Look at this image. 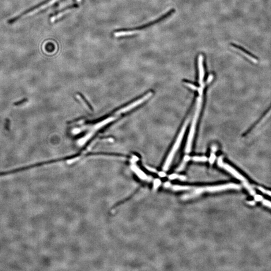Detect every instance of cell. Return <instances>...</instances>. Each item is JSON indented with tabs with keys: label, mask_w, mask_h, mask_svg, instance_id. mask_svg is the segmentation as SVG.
<instances>
[{
	"label": "cell",
	"mask_w": 271,
	"mask_h": 271,
	"mask_svg": "<svg viewBox=\"0 0 271 271\" xmlns=\"http://www.w3.org/2000/svg\"><path fill=\"white\" fill-rule=\"evenodd\" d=\"M217 163H218V166L220 167H223V165L224 164V162H223V157H220L218 158V160H217Z\"/></svg>",
	"instance_id": "cell-23"
},
{
	"label": "cell",
	"mask_w": 271,
	"mask_h": 271,
	"mask_svg": "<svg viewBox=\"0 0 271 271\" xmlns=\"http://www.w3.org/2000/svg\"><path fill=\"white\" fill-rule=\"evenodd\" d=\"M158 175L161 177H165L166 176V174L164 172H163V171L159 173Z\"/></svg>",
	"instance_id": "cell-29"
},
{
	"label": "cell",
	"mask_w": 271,
	"mask_h": 271,
	"mask_svg": "<svg viewBox=\"0 0 271 271\" xmlns=\"http://www.w3.org/2000/svg\"><path fill=\"white\" fill-rule=\"evenodd\" d=\"M189 120L187 119L185 123L184 124L183 126H182V129L181 130L180 132L178 135V137L177 138L176 141L175 142V144L173 145L172 149L171 150V151L170 152L168 156L167 157V159L166 160L165 163L164 164V166L163 168V169L164 171H166L168 170L170 166L171 165V162L172 161L173 158H174L175 154L176 153L177 151L178 150V148H179L180 145L182 142V139L183 138L184 135L185 134V131L186 130L187 126L189 122Z\"/></svg>",
	"instance_id": "cell-3"
},
{
	"label": "cell",
	"mask_w": 271,
	"mask_h": 271,
	"mask_svg": "<svg viewBox=\"0 0 271 271\" xmlns=\"http://www.w3.org/2000/svg\"><path fill=\"white\" fill-rule=\"evenodd\" d=\"M164 187L165 188H169L171 187V184L170 182H166L164 184Z\"/></svg>",
	"instance_id": "cell-28"
},
{
	"label": "cell",
	"mask_w": 271,
	"mask_h": 271,
	"mask_svg": "<svg viewBox=\"0 0 271 271\" xmlns=\"http://www.w3.org/2000/svg\"><path fill=\"white\" fill-rule=\"evenodd\" d=\"M222 167L224 168V169L227 170L228 172H229L231 174H232L235 178H237L239 180L242 181L243 182H244L245 181H247L246 178H244L243 176H242L241 174H239V173L236 170H235L234 168L231 167V166L229 165L228 164H224Z\"/></svg>",
	"instance_id": "cell-9"
},
{
	"label": "cell",
	"mask_w": 271,
	"mask_h": 271,
	"mask_svg": "<svg viewBox=\"0 0 271 271\" xmlns=\"http://www.w3.org/2000/svg\"><path fill=\"white\" fill-rule=\"evenodd\" d=\"M175 12V10L174 9H171L170 11L166 13V14H164L161 17L159 18L158 19L155 20L154 21H152L151 22L148 23V24H145V25L142 26L138 27L137 28L134 29L133 30L129 31H121L119 32H115L114 33L115 36V37H122V36H129V35H133L135 33L137 30H140L143 29L145 28H147L148 27L151 26L152 25H154V24L160 22L161 21L165 19L167 17H169L170 16H171L172 14H173Z\"/></svg>",
	"instance_id": "cell-4"
},
{
	"label": "cell",
	"mask_w": 271,
	"mask_h": 271,
	"mask_svg": "<svg viewBox=\"0 0 271 271\" xmlns=\"http://www.w3.org/2000/svg\"><path fill=\"white\" fill-rule=\"evenodd\" d=\"M152 92L148 93L145 96L141 97V99H139L138 100L135 101V102L132 103V104H130L128 106H126L125 107L121 108V110H119L117 112H115L112 116L110 117V118H108L107 119H106V120L103 121V122H100V123H99V124L95 126L91 129V131H90V132L86 136L84 137V138H82L80 141L79 143L81 144H84L92 136L93 134L95 133L97 131V130L100 129V128H102L104 126H105L107 124L109 123V122H111V121H113L114 120H115L117 118H118L120 115H121V114H122V113H126L127 111H129L130 110L135 108V107H136L137 106H139V105L141 104L142 103H143L144 102L148 100L152 96Z\"/></svg>",
	"instance_id": "cell-1"
},
{
	"label": "cell",
	"mask_w": 271,
	"mask_h": 271,
	"mask_svg": "<svg viewBox=\"0 0 271 271\" xmlns=\"http://www.w3.org/2000/svg\"><path fill=\"white\" fill-rule=\"evenodd\" d=\"M203 57L202 55H199L198 58V66L199 70V83L200 86L205 87L203 83V79L205 77V70L203 67Z\"/></svg>",
	"instance_id": "cell-6"
},
{
	"label": "cell",
	"mask_w": 271,
	"mask_h": 271,
	"mask_svg": "<svg viewBox=\"0 0 271 271\" xmlns=\"http://www.w3.org/2000/svg\"><path fill=\"white\" fill-rule=\"evenodd\" d=\"M204 192H205L204 187L198 188L193 192L183 195L181 198L183 200H187L189 199L192 198H195L196 196H199V195Z\"/></svg>",
	"instance_id": "cell-10"
},
{
	"label": "cell",
	"mask_w": 271,
	"mask_h": 271,
	"mask_svg": "<svg viewBox=\"0 0 271 271\" xmlns=\"http://www.w3.org/2000/svg\"><path fill=\"white\" fill-rule=\"evenodd\" d=\"M178 176H179V175H177V174H171V175L169 176V178L170 180L176 179L177 178H178Z\"/></svg>",
	"instance_id": "cell-24"
},
{
	"label": "cell",
	"mask_w": 271,
	"mask_h": 271,
	"mask_svg": "<svg viewBox=\"0 0 271 271\" xmlns=\"http://www.w3.org/2000/svg\"><path fill=\"white\" fill-rule=\"evenodd\" d=\"M254 199H255L256 201H262L264 199V198H263L262 196H261V195H259L257 194L256 193L254 195Z\"/></svg>",
	"instance_id": "cell-22"
},
{
	"label": "cell",
	"mask_w": 271,
	"mask_h": 271,
	"mask_svg": "<svg viewBox=\"0 0 271 271\" xmlns=\"http://www.w3.org/2000/svg\"><path fill=\"white\" fill-rule=\"evenodd\" d=\"M190 159V157H189L188 155H186V156H184L183 160L182 163L180 164V165L178 168H177V171H178V172L182 171V170L184 169V168H185L187 162L188 161H189Z\"/></svg>",
	"instance_id": "cell-12"
},
{
	"label": "cell",
	"mask_w": 271,
	"mask_h": 271,
	"mask_svg": "<svg viewBox=\"0 0 271 271\" xmlns=\"http://www.w3.org/2000/svg\"><path fill=\"white\" fill-rule=\"evenodd\" d=\"M192 160L194 161L195 162H206L207 161V157H205V156H201V157H199V156H194V157H193L192 158Z\"/></svg>",
	"instance_id": "cell-15"
},
{
	"label": "cell",
	"mask_w": 271,
	"mask_h": 271,
	"mask_svg": "<svg viewBox=\"0 0 271 271\" xmlns=\"http://www.w3.org/2000/svg\"><path fill=\"white\" fill-rule=\"evenodd\" d=\"M171 188L174 191L188 190L191 189L192 187L187 186H180V185H173L171 186Z\"/></svg>",
	"instance_id": "cell-14"
},
{
	"label": "cell",
	"mask_w": 271,
	"mask_h": 271,
	"mask_svg": "<svg viewBox=\"0 0 271 271\" xmlns=\"http://www.w3.org/2000/svg\"><path fill=\"white\" fill-rule=\"evenodd\" d=\"M202 95H199V96L197 99L196 109H195L193 121H192V124H191L190 129L189 135H188L186 145V148H185V152L187 153H190L191 149L192 141H193V137L194 136L195 129H196V124H197L198 118L200 110L201 108L202 101Z\"/></svg>",
	"instance_id": "cell-2"
},
{
	"label": "cell",
	"mask_w": 271,
	"mask_h": 271,
	"mask_svg": "<svg viewBox=\"0 0 271 271\" xmlns=\"http://www.w3.org/2000/svg\"><path fill=\"white\" fill-rule=\"evenodd\" d=\"M58 1V0H50L47 3H45L44 4L42 5L41 6H40V7H37V8H36L32 10V11L27 13L26 14H25V15L23 16L24 17H28V16L33 15L34 14L39 12L41 11H42L43 9H46V8H47V7H49V6H51L52 5L54 4V3Z\"/></svg>",
	"instance_id": "cell-7"
},
{
	"label": "cell",
	"mask_w": 271,
	"mask_h": 271,
	"mask_svg": "<svg viewBox=\"0 0 271 271\" xmlns=\"http://www.w3.org/2000/svg\"><path fill=\"white\" fill-rule=\"evenodd\" d=\"M240 188H241L240 185L235 183H229L224 185L204 187V190L205 192H216L225 190L228 189H239Z\"/></svg>",
	"instance_id": "cell-5"
},
{
	"label": "cell",
	"mask_w": 271,
	"mask_h": 271,
	"mask_svg": "<svg viewBox=\"0 0 271 271\" xmlns=\"http://www.w3.org/2000/svg\"><path fill=\"white\" fill-rule=\"evenodd\" d=\"M77 2H81V0H77Z\"/></svg>",
	"instance_id": "cell-32"
},
{
	"label": "cell",
	"mask_w": 271,
	"mask_h": 271,
	"mask_svg": "<svg viewBox=\"0 0 271 271\" xmlns=\"http://www.w3.org/2000/svg\"><path fill=\"white\" fill-rule=\"evenodd\" d=\"M262 201L263 205L267 206L270 207V208H271V201L266 200V199H264Z\"/></svg>",
	"instance_id": "cell-21"
},
{
	"label": "cell",
	"mask_w": 271,
	"mask_h": 271,
	"mask_svg": "<svg viewBox=\"0 0 271 271\" xmlns=\"http://www.w3.org/2000/svg\"><path fill=\"white\" fill-rule=\"evenodd\" d=\"M73 8V7H71V8H68V9L65 10L64 11L60 13L57 14V15L54 16L53 17H52L51 19V22H54V21H55L56 20H57V19H59L60 17H61L62 16L64 15V14L67 13L69 12V11L71 10Z\"/></svg>",
	"instance_id": "cell-13"
},
{
	"label": "cell",
	"mask_w": 271,
	"mask_h": 271,
	"mask_svg": "<svg viewBox=\"0 0 271 271\" xmlns=\"http://www.w3.org/2000/svg\"><path fill=\"white\" fill-rule=\"evenodd\" d=\"M178 178L181 181H185L186 179V177L183 175H179Z\"/></svg>",
	"instance_id": "cell-26"
},
{
	"label": "cell",
	"mask_w": 271,
	"mask_h": 271,
	"mask_svg": "<svg viewBox=\"0 0 271 271\" xmlns=\"http://www.w3.org/2000/svg\"><path fill=\"white\" fill-rule=\"evenodd\" d=\"M10 121L9 119H6L5 121L4 128L6 131H9L10 129Z\"/></svg>",
	"instance_id": "cell-18"
},
{
	"label": "cell",
	"mask_w": 271,
	"mask_h": 271,
	"mask_svg": "<svg viewBox=\"0 0 271 271\" xmlns=\"http://www.w3.org/2000/svg\"><path fill=\"white\" fill-rule=\"evenodd\" d=\"M146 168L149 171L152 172H157V170H156V169H155L153 168H151V167H148V166H147V167H146Z\"/></svg>",
	"instance_id": "cell-27"
},
{
	"label": "cell",
	"mask_w": 271,
	"mask_h": 271,
	"mask_svg": "<svg viewBox=\"0 0 271 271\" xmlns=\"http://www.w3.org/2000/svg\"><path fill=\"white\" fill-rule=\"evenodd\" d=\"M248 203H249V204H250V205H254V202H253V201L249 202H248Z\"/></svg>",
	"instance_id": "cell-31"
},
{
	"label": "cell",
	"mask_w": 271,
	"mask_h": 271,
	"mask_svg": "<svg viewBox=\"0 0 271 271\" xmlns=\"http://www.w3.org/2000/svg\"><path fill=\"white\" fill-rule=\"evenodd\" d=\"M213 75H212V74H210V75L209 76L208 78H207L206 83H207V84H209V83L211 82V81H213Z\"/></svg>",
	"instance_id": "cell-25"
},
{
	"label": "cell",
	"mask_w": 271,
	"mask_h": 271,
	"mask_svg": "<svg viewBox=\"0 0 271 271\" xmlns=\"http://www.w3.org/2000/svg\"><path fill=\"white\" fill-rule=\"evenodd\" d=\"M211 150H212V151H213V153H214V152H215L216 151V147L215 146H213V147H212V148H211Z\"/></svg>",
	"instance_id": "cell-30"
},
{
	"label": "cell",
	"mask_w": 271,
	"mask_h": 271,
	"mask_svg": "<svg viewBox=\"0 0 271 271\" xmlns=\"http://www.w3.org/2000/svg\"><path fill=\"white\" fill-rule=\"evenodd\" d=\"M216 159V155H215V154L213 152V153H211V155H210V157H209V162L210 163V164H213Z\"/></svg>",
	"instance_id": "cell-19"
},
{
	"label": "cell",
	"mask_w": 271,
	"mask_h": 271,
	"mask_svg": "<svg viewBox=\"0 0 271 271\" xmlns=\"http://www.w3.org/2000/svg\"><path fill=\"white\" fill-rule=\"evenodd\" d=\"M28 100L27 98H23V99H22L21 100H19L18 102L14 103L13 105L15 106H19L23 104L24 103H26Z\"/></svg>",
	"instance_id": "cell-16"
},
{
	"label": "cell",
	"mask_w": 271,
	"mask_h": 271,
	"mask_svg": "<svg viewBox=\"0 0 271 271\" xmlns=\"http://www.w3.org/2000/svg\"><path fill=\"white\" fill-rule=\"evenodd\" d=\"M231 45L232 46V47L235 48L236 50H238V51L239 52L243 54V55L246 56L248 59L254 63H257L258 60L256 59V57H254V56L252 55V54L247 51L246 50H245L243 48H242L241 46H238L237 45L235 44H232V43L231 44Z\"/></svg>",
	"instance_id": "cell-8"
},
{
	"label": "cell",
	"mask_w": 271,
	"mask_h": 271,
	"mask_svg": "<svg viewBox=\"0 0 271 271\" xmlns=\"http://www.w3.org/2000/svg\"><path fill=\"white\" fill-rule=\"evenodd\" d=\"M271 117V107H270V108L269 109L268 111H267L266 114L262 117V119H261V120L258 122L257 124H256V125L254 126V128H258V127L262 125V124H264L265 122H266L267 120H268L269 118H270Z\"/></svg>",
	"instance_id": "cell-11"
},
{
	"label": "cell",
	"mask_w": 271,
	"mask_h": 271,
	"mask_svg": "<svg viewBox=\"0 0 271 271\" xmlns=\"http://www.w3.org/2000/svg\"><path fill=\"white\" fill-rule=\"evenodd\" d=\"M161 184V181L159 179H156L154 181V186H153V188L154 190H156V189L160 186V185Z\"/></svg>",
	"instance_id": "cell-17"
},
{
	"label": "cell",
	"mask_w": 271,
	"mask_h": 271,
	"mask_svg": "<svg viewBox=\"0 0 271 271\" xmlns=\"http://www.w3.org/2000/svg\"><path fill=\"white\" fill-rule=\"evenodd\" d=\"M184 84L188 87L190 88L191 89L195 90H198V88L196 86H195L194 85H192V84H190V83L185 82V83H184Z\"/></svg>",
	"instance_id": "cell-20"
}]
</instances>
